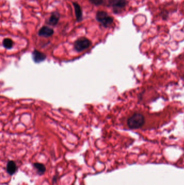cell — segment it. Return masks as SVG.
<instances>
[{
    "label": "cell",
    "mask_w": 184,
    "mask_h": 185,
    "mask_svg": "<svg viewBox=\"0 0 184 185\" xmlns=\"http://www.w3.org/2000/svg\"><path fill=\"white\" fill-rule=\"evenodd\" d=\"M145 118L139 112H134L127 120V125L130 129H138L144 127Z\"/></svg>",
    "instance_id": "1"
},
{
    "label": "cell",
    "mask_w": 184,
    "mask_h": 185,
    "mask_svg": "<svg viewBox=\"0 0 184 185\" xmlns=\"http://www.w3.org/2000/svg\"><path fill=\"white\" fill-rule=\"evenodd\" d=\"M96 19L105 28L110 27L113 23V19L104 11H98L96 15Z\"/></svg>",
    "instance_id": "2"
},
{
    "label": "cell",
    "mask_w": 184,
    "mask_h": 185,
    "mask_svg": "<svg viewBox=\"0 0 184 185\" xmlns=\"http://www.w3.org/2000/svg\"><path fill=\"white\" fill-rule=\"evenodd\" d=\"M126 5V0H108V6L112 8L115 14L120 13Z\"/></svg>",
    "instance_id": "3"
},
{
    "label": "cell",
    "mask_w": 184,
    "mask_h": 185,
    "mask_svg": "<svg viewBox=\"0 0 184 185\" xmlns=\"http://www.w3.org/2000/svg\"><path fill=\"white\" fill-rule=\"evenodd\" d=\"M91 45V42L88 39L83 37L79 38L74 43V48L77 51H84L90 47Z\"/></svg>",
    "instance_id": "4"
},
{
    "label": "cell",
    "mask_w": 184,
    "mask_h": 185,
    "mask_svg": "<svg viewBox=\"0 0 184 185\" xmlns=\"http://www.w3.org/2000/svg\"><path fill=\"white\" fill-rule=\"evenodd\" d=\"M54 33V31L52 28L48 26H43L39 30L38 34L40 36L49 37L51 36Z\"/></svg>",
    "instance_id": "5"
},
{
    "label": "cell",
    "mask_w": 184,
    "mask_h": 185,
    "mask_svg": "<svg viewBox=\"0 0 184 185\" xmlns=\"http://www.w3.org/2000/svg\"><path fill=\"white\" fill-rule=\"evenodd\" d=\"M60 19V14L57 11H54L51 13V16L48 19L47 23L50 26H55L58 23Z\"/></svg>",
    "instance_id": "6"
},
{
    "label": "cell",
    "mask_w": 184,
    "mask_h": 185,
    "mask_svg": "<svg viewBox=\"0 0 184 185\" xmlns=\"http://www.w3.org/2000/svg\"><path fill=\"white\" fill-rule=\"evenodd\" d=\"M73 6L75 9V15L76 20L78 22H81L83 20V13L81 7L77 2H72Z\"/></svg>",
    "instance_id": "7"
},
{
    "label": "cell",
    "mask_w": 184,
    "mask_h": 185,
    "mask_svg": "<svg viewBox=\"0 0 184 185\" xmlns=\"http://www.w3.org/2000/svg\"><path fill=\"white\" fill-rule=\"evenodd\" d=\"M33 59L35 62L38 63L45 60L46 59V55L37 50H35L33 52Z\"/></svg>",
    "instance_id": "8"
},
{
    "label": "cell",
    "mask_w": 184,
    "mask_h": 185,
    "mask_svg": "<svg viewBox=\"0 0 184 185\" xmlns=\"http://www.w3.org/2000/svg\"><path fill=\"white\" fill-rule=\"evenodd\" d=\"M7 172L9 175H14L17 171V166L14 161L8 162L7 165Z\"/></svg>",
    "instance_id": "9"
},
{
    "label": "cell",
    "mask_w": 184,
    "mask_h": 185,
    "mask_svg": "<svg viewBox=\"0 0 184 185\" xmlns=\"http://www.w3.org/2000/svg\"><path fill=\"white\" fill-rule=\"evenodd\" d=\"M35 168L38 171V174L39 175H43L46 171V168L45 165L40 164V163H35L34 164Z\"/></svg>",
    "instance_id": "10"
},
{
    "label": "cell",
    "mask_w": 184,
    "mask_h": 185,
    "mask_svg": "<svg viewBox=\"0 0 184 185\" xmlns=\"http://www.w3.org/2000/svg\"><path fill=\"white\" fill-rule=\"evenodd\" d=\"M179 62H180V63L179 62L178 67L180 71L181 76L184 79V56L181 57L180 61H179Z\"/></svg>",
    "instance_id": "11"
},
{
    "label": "cell",
    "mask_w": 184,
    "mask_h": 185,
    "mask_svg": "<svg viewBox=\"0 0 184 185\" xmlns=\"http://www.w3.org/2000/svg\"><path fill=\"white\" fill-rule=\"evenodd\" d=\"M13 43L14 42L11 39H9V38H6V39H4L2 44H3L4 47H5L7 49H11V48L13 47Z\"/></svg>",
    "instance_id": "12"
},
{
    "label": "cell",
    "mask_w": 184,
    "mask_h": 185,
    "mask_svg": "<svg viewBox=\"0 0 184 185\" xmlns=\"http://www.w3.org/2000/svg\"><path fill=\"white\" fill-rule=\"evenodd\" d=\"M89 2L90 4H92L94 6H99L103 4L104 1L103 0H89Z\"/></svg>",
    "instance_id": "13"
}]
</instances>
